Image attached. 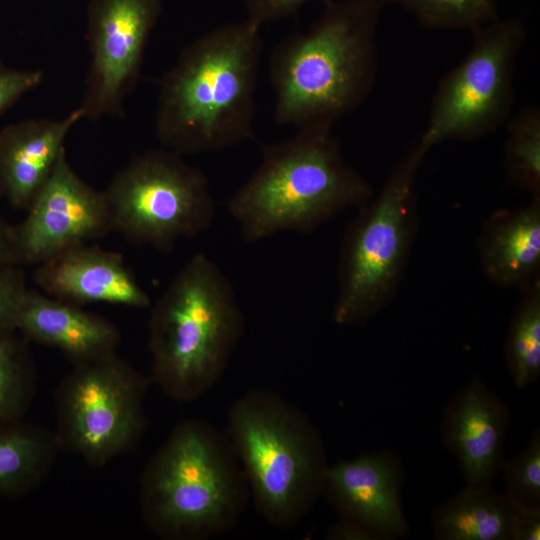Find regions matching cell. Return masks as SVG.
<instances>
[{
	"mask_svg": "<svg viewBox=\"0 0 540 540\" xmlns=\"http://www.w3.org/2000/svg\"><path fill=\"white\" fill-rule=\"evenodd\" d=\"M331 129H297L262 147L258 167L227 203L245 241L310 232L374 196L370 182L345 160Z\"/></svg>",
	"mask_w": 540,
	"mask_h": 540,
	"instance_id": "3957f363",
	"label": "cell"
},
{
	"mask_svg": "<svg viewBox=\"0 0 540 540\" xmlns=\"http://www.w3.org/2000/svg\"><path fill=\"white\" fill-rule=\"evenodd\" d=\"M161 0H91L87 9L89 67L81 104L84 119L123 115L136 87Z\"/></svg>",
	"mask_w": 540,
	"mask_h": 540,
	"instance_id": "8fae6325",
	"label": "cell"
},
{
	"mask_svg": "<svg viewBox=\"0 0 540 540\" xmlns=\"http://www.w3.org/2000/svg\"><path fill=\"white\" fill-rule=\"evenodd\" d=\"M83 119L79 107L62 119L33 118L0 129V199L27 210L66 152L65 140Z\"/></svg>",
	"mask_w": 540,
	"mask_h": 540,
	"instance_id": "2e32d148",
	"label": "cell"
},
{
	"mask_svg": "<svg viewBox=\"0 0 540 540\" xmlns=\"http://www.w3.org/2000/svg\"><path fill=\"white\" fill-rule=\"evenodd\" d=\"M506 491L514 505L540 508V428L537 426L524 449L501 466Z\"/></svg>",
	"mask_w": 540,
	"mask_h": 540,
	"instance_id": "d4e9b609",
	"label": "cell"
},
{
	"mask_svg": "<svg viewBox=\"0 0 540 540\" xmlns=\"http://www.w3.org/2000/svg\"><path fill=\"white\" fill-rule=\"evenodd\" d=\"M60 452L53 431L23 419L0 426V495L21 496L45 481Z\"/></svg>",
	"mask_w": 540,
	"mask_h": 540,
	"instance_id": "ffe728a7",
	"label": "cell"
},
{
	"mask_svg": "<svg viewBox=\"0 0 540 540\" xmlns=\"http://www.w3.org/2000/svg\"><path fill=\"white\" fill-rule=\"evenodd\" d=\"M39 69H18L0 59V117L43 80Z\"/></svg>",
	"mask_w": 540,
	"mask_h": 540,
	"instance_id": "4316f807",
	"label": "cell"
},
{
	"mask_svg": "<svg viewBox=\"0 0 540 540\" xmlns=\"http://www.w3.org/2000/svg\"><path fill=\"white\" fill-rule=\"evenodd\" d=\"M477 250L486 277L501 287L540 279V196L515 209H500L484 221Z\"/></svg>",
	"mask_w": 540,
	"mask_h": 540,
	"instance_id": "ac0fdd59",
	"label": "cell"
},
{
	"mask_svg": "<svg viewBox=\"0 0 540 540\" xmlns=\"http://www.w3.org/2000/svg\"><path fill=\"white\" fill-rule=\"evenodd\" d=\"M519 292L504 356L514 385L524 389L540 376V279L523 286Z\"/></svg>",
	"mask_w": 540,
	"mask_h": 540,
	"instance_id": "44dd1931",
	"label": "cell"
},
{
	"mask_svg": "<svg viewBox=\"0 0 540 540\" xmlns=\"http://www.w3.org/2000/svg\"><path fill=\"white\" fill-rule=\"evenodd\" d=\"M32 278L43 293L81 306L107 303L145 309L151 305L123 255L90 243L74 245L37 264Z\"/></svg>",
	"mask_w": 540,
	"mask_h": 540,
	"instance_id": "9a60e30c",
	"label": "cell"
},
{
	"mask_svg": "<svg viewBox=\"0 0 540 540\" xmlns=\"http://www.w3.org/2000/svg\"><path fill=\"white\" fill-rule=\"evenodd\" d=\"M510 423L509 406L479 375L447 402L440 424L442 441L457 459L466 484H492L501 472Z\"/></svg>",
	"mask_w": 540,
	"mask_h": 540,
	"instance_id": "5bb4252c",
	"label": "cell"
},
{
	"mask_svg": "<svg viewBox=\"0 0 540 540\" xmlns=\"http://www.w3.org/2000/svg\"><path fill=\"white\" fill-rule=\"evenodd\" d=\"M504 168L509 185L540 196V110L525 107L508 123Z\"/></svg>",
	"mask_w": 540,
	"mask_h": 540,
	"instance_id": "603a6c76",
	"label": "cell"
},
{
	"mask_svg": "<svg viewBox=\"0 0 540 540\" xmlns=\"http://www.w3.org/2000/svg\"><path fill=\"white\" fill-rule=\"evenodd\" d=\"M15 330L27 341L58 349L72 364L115 353L121 341L119 328L107 318L30 288Z\"/></svg>",
	"mask_w": 540,
	"mask_h": 540,
	"instance_id": "e0dca14e",
	"label": "cell"
},
{
	"mask_svg": "<svg viewBox=\"0 0 540 540\" xmlns=\"http://www.w3.org/2000/svg\"><path fill=\"white\" fill-rule=\"evenodd\" d=\"M226 434L257 512L274 527L296 526L321 495L328 466L311 419L278 393L253 389L229 408Z\"/></svg>",
	"mask_w": 540,
	"mask_h": 540,
	"instance_id": "8992f818",
	"label": "cell"
},
{
	"mask_svg": "<svg viewBox=\"0 0 540 540\" xmlns=\"http://www.w3.org/2000/svg\"><path fill=\"white\" fill-rule=\"evenodd\" d=\"M465 58L439 81L419 143L474 141L497 130L513 108L516 58L527 38L517 18L496 19L472 31Z\"/></svg>",
	"mask_w": 540,
	"mask_h": 540,
	"instance_id": "30bf717a",
	"label": "cell"
},
{
	"mask_svg": "<svg viewBox=\"0 0 540 540\" xmlns=\"http://www.w3.org/2000/svg\"><path fill=\"white\" fill-rule=\"evenodd\" d=\"M28 289L20 265H0V333L16 331V314Z\"/></svg>",
	"mask_w": 540,
	"mask_h": 540,
	"instance_id": "484cf974",
	"label": "cell"
},
{
	"mask_svg": "<svg viewBox=\"0 0 540 540\" xmlns=\"http://www.w3.org/2000/svg\"><path fill=\"white\" fill-rule=\"evenodd\" d=\"M325 538L328 540H380L364 525L342 518L328 527Z\"/></svg>",
	"mask_w": 540,
	"mask_h": 540,
	"instance_id": "f546056e",
	"label": "cell"
},
{
	"mask_svg": "<svg viewBox=\"0 0 540 540\" xmlns=\"http://www.w3.org/2000/svg\"><path fill=\"white\" fill-rule=\"evenodd\" d=\"M513 504L492 484H466L434 508L431 526L437 540H512Z\"/></svg>",
	"mask_w": 540,
	"mask_h": 540,
	"instance_id": "d6986e66",
	"label": "cell"
},
{
	"mask_svg": "<svg viewBox=\"0 0 540 540\" xmlns=\"http://www.w3.org/2000/svg\"><path fill=\"white\" fill-rule=\"evenodd\" d=\"M249 486L226 433L203 419L179 423L144 467L139 508L163 540H205L234 528Z\"/></svg>",
	"mask_w": 540,
	"mask_h": 540,
	"instance_id": "277c9868",
	"label": "cell"
},
{
	"mask_svg": "<svg viewBox=\"0 0 540 540\" xmlns=\"http://www.w3.org/2000/svg\"><path fill=\"white\" fill-rule=\"evenodd\" d=\"M310 1L312 0H242L247 19L260 26L289 17Z\"/></svg>",
	"mask_w": 540,
	"mask_h": 540,
	"instance_id": "83f0119b",
	"label": "cell"
},
{
	"mask_svg": "<svg viewBox=\"0 0 540 540\" xmlns=\"http://www.w3.org/2000/svg\"><path fill=\"white\" fill-rule=\"evenodd\" d=\"M17 263L14 225L0 216V265Z\"/></svg>",
	"mask_w": 540,
	"mask_h": 540,
	"instance_id": "4dcf8cb0",
	"label": "cell"
},
{
	"mask_svg": "<svg viewBox=\"0 0 540 540\" xmlns=\"http://www.w3.org/2000/svg\"><path fill=\"white\" fill-rule=\"evenodd\" d=\"M14 225L18 265H37L74 245L90 243L112 232L103 191L85 182L66 152L52 175Z\"/></svg>",
	"mask_w": 540,
	"mask_h": 540,
	"instance_id": "7c38bea8",
	"label": "cell"
},
{
	"mask_svg": "<svg viewBox=\"0 0 540 540\" xmlns=\"http://www.w3.org/2000/svg\"><path fill=\"white\" fill-rule=\"evenodd\" d=\"M244 333L233 285L206 254L195 253L151 308V380L170 399L191 402L220 380Z\"/></svg>",
	"mask_w": 540,
	"mask_h": 540,
	"instance_id": "5b68a950",
	"label": "cell"
},
{
	"mask_svg": "<svg viewBox=\"0 0 540 540\" xmlns=\"http://www.w3.org/2000/svg\"><path fill=\"white\" fill-rule=\"evenodd\" d=\"M261 26L245 19L186 45L159 82L155 134L180 155L255 139Z\"/></svg>",
	"mask_w": 540,
	"mask_h": 540,
	"instance_id": "6da1fadb",
	"label": "cell"
},
{
	"mask_svg": "<svg viewBox=\"0 0 540 540\" xmlns=\"http://www.w3.org/2000/svg\"><path fill=\"white\" fill-rule=\"evenodd\" d=\"M37 387L28 341L17 331L0 333V426L23 419Z\"/></svg>",
	"mask_w": 540,
	"mask_h": 540,
	"instance_id": "7402d4cb",
	"label": "cell"
},
{
	"mask_svg": "<svg viewBox=\"0 0 540 540\" xmlns=\"http://www.w3.org/2000/svg\"><path fill=\"white\" fill-rule=\"evenodd\" d=\"M103 193L112 231L159 251L205 232L216 214L206 175L165 147L132 156Z\"/></svg>",
	"mask_w": 540,
	"mask_h": 540,
	"instance_id": "ba28073f",
	"label": "cell"
},
{
	"mask_svg": "<svg viewBox=\"0 0 540 540\" xmlns=\"http://www.w3.org/2000/svg\"><path fill=\"white\" fill-rule=\"evenodd\" d=\"M151 377L117 352L72 364L54 395L60 451L92 467L136 446L147 427L145 397Z\"/></svg>",
	"mask_w": 540,
	"mask_h": 540,
	"instance_id": "9c48e42d",
	"label": "cell"
},
{
	"mask_svg": "<svg viewBox=\"0 0 540 540\" xmlns=\"http://www.w3.org/2000/svg\"><path fill=\"white\" fill-rule=\"evenodd\" d=\"M540 539V508L513 504L512 540Z\"/></svg>",
	"mask_w": 540,
	"mask_h": 540,
	"instance_id": "f1b7e54d",
	"label": "cell"
},
{
	"mask_svg": "<svg viewBox=\"0 0 540 540\" xmlns=\"http://www.w3.org/2000/svg\"><path fill=\"white\" fill-rule=\"evenodd\" d=\"M427 152L419 142L412 147L345 229L332 315L336 324L364 323L394 298L416 238V178Z\"/></svg>",
	"mask_w": 540,
	"mask_h": 540,
	"instance_id": "52a82bcc",
	"label": "cell"
},
{
	"mask_svg": "<svg viewBox=\"0 0 540 540\" xmlns=\"http://www.w3.org/2000/svg\"><path fill=\"white\" fill-rule=\"evenodd\" d=\"M426 28L469 30L499 18L496 0H398Z\"/></svg>",
	"mask_w": 540,
	"mask_h": 540,
	"instance_id": "cb8c5ba5",
	"label": "cell"
},
{
	"mask_svg": "<svg viewBox=\"0 0 540 540\" xmlns=\"http://www.w3.org/2000/svg\"><path fill=\"white\" fill-rule=\"evenodd\" d=\"M304 31L280 39L268 61L279 125L332 128L368 97L377 73V30L390 0H323Z\"/></svg>",
	"mask_w": 540,
	"mask_h": 540,
	"instance_id": "7a4b0ae2",
	"label": "cell"
},
{
	"mask_svg": "<svg viewBox=\"0 0 540 540\" xmlns=\"http://www.w3.org/2000/svg\"><path fill=\"white\" fill-rule=\"evenodd\" d=\"M405 471L399 456L385 449L328 465L321 495L342 519L372 530L380 540L407 537L401 491Z\"/></svg>",
	"mask_w": 540,
	"mask_h": 540,
	"instance_id": "4fadbf2b",
	"label": "cell"
}]
</instances>
